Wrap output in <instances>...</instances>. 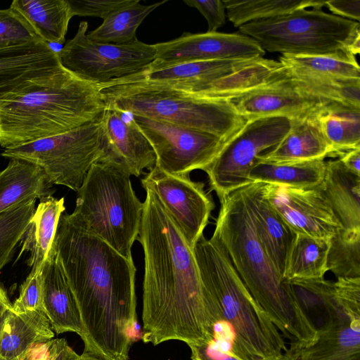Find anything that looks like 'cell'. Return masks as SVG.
Returning <instances> with one entry per match:
<instances>
[{
    "instance_id": "1",
    "label": "cell",
    "mask_w": 360,
    "mask_h": 360,
    "mask_svg": "<svg viewBox=\"0 0 360 360\" xmlns=\"http://www.w3.org/2000/svg\"><path fill=\"white\" fill-rule=\"evenodd\" d=\"M146 195L137 240L144 253L142 340L158 345L176 340L188 345L214 338L193 250L155 191Z\"/></svg>"
},
{
    "instance_id": "2",
    "label": "cell",
    "mask_w": 360,
    "mask_h": 360,
    "mask_svg": "<svg viewBox=\"0 0 360 360\" xmlns=\"http://www.w3.org/2000/svg\"><path fill=\"white\" fill-rule=\"evenodd\" d=\"M75 296L84 352L128 360L136 325V267L106 242L63 213L53 243Z\"/></svg>"
},
{
    "instance_id": "3",
    "label": "cell",
    "mask_w": 360,
    "mask_h": 360,
    "mask_svg": "<svg viewBox=\"0 0 360 360\" xmlns=\"http://www.w3.org/2000/svg\"><path fill=\"white\" fill-rule=\"evenodd\" d=\"M212 237L224 249L248 289L288 345L307 346L317 330L290 286L266 254L257 236L244 186L219 198Z\"/></svg>"
},
{
    "instance_id": "4",
    "label": "cell",
    "mask_w": 360,
    "mask_h": 360,
    "mask_svg": "<svg viewBox=\"0 0 360 360\" xmlns=\"http://www.w3.org/2000/svg\"><path fill=\"white\" fill-rule=\"evenodd\" d=\"M214 339L243 360H281L287 348L281 332L252 298L226 250L202 236L193 248Z\"/></svg>"
},
{
    "instance_id": "5",
    "label": "cell",
    "mask_w": 360,
    "mask_h": 360,
    "mask_svg": "<svg viewBox=\"0 0 360 360\" xmlns=\"http://www.w3.org/2000/svg\"><path fill=\"white\" fill-rule=\"evenodd\" d=\"M100 85L63 66L0 100V146L11 148L58 135L99 118Z\"/></svg>"
},
{
    "instance_id": "6",
    "label": "cell",
    "mask_w": 360,
    "mask_h": 360,
    "mask_svg": "<svg viewBox=\"0 0 360 360\" xmlns=\"http://www.w3.org/2000/svg\"><path fill=\"white\" fill-rule=\"evenodd\" d=\"M131 176L122 165L100 155L77 191L75 207L70 214L77 224L129 259H133L131 250L143 211Z\"/></svg>"
},
{
    "instance_id": "7",
    "label": "cell",
    "mask_w": 360,
    "mask_h": 360,
    "mask_svg": "<svg viewBox=\"0 0 360 360\" xmlns=\"http://www.w3.org/2000/svg\"><path fill=\"white\" fill-rule=\"evenodd\" d=\"M100 86L108 107L210 133L227 141L247 122L226 99L142 82Z\"/></svg>"
},
{
    "instance_id": "8",
    "label": "cell",
    "mask_w": 360,
    "mask_h": 360,
    "mask_svg": "<svg viewBox=\"0 0 360 360\" xmlns=\"http://www.w3.org/2000/svg\"><path fill=\"white\" fill-rule=\"evenodd\" d=\"M295 290L323 321L312 344L288 345L281 360H360V278L298 279Z\"/></svg>"
},
{
    "instance_id": "9",
    "label": "cell",
    "mask_w": 360,
    "mask_h": 360,
    "mask_svg": "<svg viewBox=\"0 0 360 360\" xmlns=\"http://www.w3.org/2000/svg\"><path fill=\"white\" fill-rule=\"evenodd\" d=\"M359 29L356 21L314 8L252 21L239 27V32L255 39L264 51L318 56L349 53Z\"/></svg>"
},
{
    "instance_id": "10",
    "label": "cell",
    "mask_w": 360,
    "mask_h": 360,
    "mask_svg": "<svg viewBox=\"0 0 360 360\" xmlns=\"http://www.w3.org/2000/svg\"><path fill=\"white\" fill-rule=\"evenodd\" d=\"M101 117L58 135L5 149L1 155L34 165L51 185L64 186L77 192L101 155Z\"/></svg>"
},
{
    "instance_id": "11",
    "label": "cell",
    "mask_w": 360,
    "mask_h": 360,
    "mask_svg": "<svg viewBox=\"0 0 360 360\" xmlns=\"http://www.w3.org/2000/svg\"><path fill=\"white\" fill-rule=\"evenodd\" d=\"M80 22L75 37L58 52L61 65L79 78L97 85L146 70L155 60L154 44L139 40L124 44L101 43L87 37Z\"/></svg>"
},
{
    "instance_id": "12",
    "label": "cell",
    "mask_w": 360,
    "mask_h": 360,
    "mask_svg": "<svg viewBox=\"0 0 360 360\" xmlns=\"http://www.w3.org/2000/svg\"><path fill=\"white\" fill-rule=\"evenodd\" d=\"M290 127L285 117L248 120L203 170L219 198L251 184L249 174L258 157L276 147Z\"/></svg>"
},
{
    "instance_id": "13",
    "label": "cell",
    "mask_w": 360,
    "mask_h": 360,
    "mask_svg": "<svg viewBox=\"0 0 360 360\" xmlns=\"http://www.w3.org/2000/svg\"><path fill=\"white\" fill-rule=\"evenodd\" d=\"M132 116L154 150L155 165L167 174H189L195 169L204 170L228 142L205 131Z\"/></svg>"
},
{
    "instance_id": "14",
    "label": "cell",
    "mask_w": 360,
    "mask_h": 360,
    "mask_svg": "<svg viewBox=\"0 0 360 360\" xmlns=\"http://www.w3.org/2000/svg\"><path fill=\"white\" fill-rule=\"evenodd\" d=\"M143 188L155 192L189 247L203 236L214 208L204 184L193 181L189 174H170L155 165L141 179Z\"/></svg>"
},
{
    "instance_id": "15",
    "label": "cell",
    "mask_w": 360,
    "mask_h": 360,
    "mask_svg": "<svg viewBox=\"0 0 360 360\" xmlns=\"http://www.w3.org/2000/svg\"><path fill=\"white\" fill-rule=\"evenodd\" d=\"M154 46L155 60L147 68L149 70L188 62L262 58L266 53L248 36L218 32H184L176 39Z\"/></svg>"
},
{
    "instance_id": "16",
    "label": "cell",
    "mask_w": 360,
    "mask_h": 360,
    "mask_svg": "<svg viewBox=\"0 0 360 360\" xmlns=\"http://www.w3.org/2000/svg\"><path fill=\"white\" fill-rule=\"evenodd\" d=\"M263 190L270 205L295 233L330 240L342 229L317 187L264 184Z\"/></svg>"
},
{
    "instance_id": "17",
    "label": "cell",
    "mask_w": 360,
    "mask_h": 360,
    "mask_svg": "<svg viewBox=\"0 0 360 360\" xmlns=\"http://www.w3.org/2000/svg\"><path fill=\"white\" fill-rule=\"evenodd\" d=\"M226 100L247 121L274 116L297 117L311 112L326 101L302 90L290 80L288 74L283 79Z\"/></svg>"
},
{
    "instance_id": "18",
    "label": "cell",
    "mask_w": 360,
    "mask_h": 360,
    "mask_svg": "<svg viewBox=\"0 0 360 360\" xmlns=\"http://www.w3.org/2000/svg\"><path fill=\"white\" fill-rule=\"evenodd\" d=\"M101 120V156L122 165L135 176L155 166L154 150L131 114L107 106Z\"/></svg>"
},
{
    "instance_id": "19",
    "label": "cell",
    "mask_w": 360,
    "mask_h": 360,
    "mask_svg": "<svg viewBox=\"0 0 360 360\" xmlns=\"http://www.w3.org/2000/svg\"><path fill=\"white\" fill-rule=\"evenodd\" d=\"M60 67L58 52L43 40L0 49V100Z\"/></svg>"
},
{
    "instance_id": "20",
    "label": "cell",
    "mask_w": 360,
    "mask_h": 360,
    "mask_svg": "<svg viewBox=\"0 0 360 360\" xmlns=\"http://www.w3.org/2000/svg\"><path fill=\"white\" fill-rule=\"evenodd\" d=\"M43 309L57 334L73 332L82 338L83 325L78 304L54 248L41 270Z\"/></svg>"
},
{
    "instance_id": "21",
    "label": "cell",
    "mask_w": 360,
    "mask_h": 360,
    "mask_svg": "<svg viewBox=\"0 0 360 360\" xmlns=\"http://www.w3.org/2000/svg\"><path fill=\"white\" fill-rule=\"evenodd\" d=\"M263 183L244 186L259 240L276 269L283 278L286 261L296 234L268 202Z\"/></svg>"
},
{
    "instance_id": "22",
    "label": "cell",
    "mask_w": 360,
    "mask_h": 360,
    "mask_svg": "<svg viewBox=\"0 0 360 360\" xmlns=\"http://www.w3.org/2000/svg\"><path fill=\"white\" fill-rule=\"evenodd\" d=\"M317 108L289 119L290 127L288 134L276 147L260 155L257 162L283 164L333 156V149L321 131Z\"/></svg>"
},
{
    "instance_id": "23",
    "label": "cell",
    "mask_w": 360,
    "mask_h": 360,
    "mask_svg": "<svg viewBox=\"0 0 360 360\" xmlns=\"http://www.w3.org/2000/svg\"><path fill=\"white\" fill-rule=\"evenodd\" d=\"M259 58L184 63L160 69H146L133 75L110 82H142L170 87L207 82L238 72L252 64Z\"/></svg>"
},
{
    "instance_id": "24",
    "label": "cell",
    "mask_w": 360,
    "mask_h": 360,
    "mask_svg": "<svg viewBox=\"0 0 360 360\" xmlns=\"http://www.w3.org/2000/svg\"><path fill=\"white\" fill-rule=\"evenodd\" d=\"M53 337L44 309L16 313L12 309L0 326V359L26 360L34 347Z\"/></svg>"
},
{
    "instance_id": "25",
    "label": "cell",
    "mask_w": 360,
    "mask_h": 360,
    "mask_svg": "<svg viewBox=\"0 0 360 360\" xmlns=\"http://www.w3.org/2000/svg\"><path fill=\"white\" fill-rule=\"evenodd\" d=\"M322 183L317 188L333 211L342 229L360 231V175L339 160L326 161Z\"/></svg>"
},
{
    "instance_id": "26",
    "label": "cell",
    "mask_w": 360,
    "mask_h": 360,
    "mask_svg": "<svg viewBox=\"0 0 360 360\" xmlns=\"http://www.w3.org/2000/svg\"><path fill=\"white\" fill-rule=\"evenodd\" d=\"M64 198H56L51 195L40 198L22 240L19 254L30 252L28 264L31 271L42 270L52 248L58 222L65 210ZM21 241V242H22Z\"/></svg>"
},
{
    "instance_id": "27",
    "label": "cell",
    "mask_w": 360,
    "mask_h": 360,
    "mask_svg": "<svg viewBox=\"0 0 360 360\" xmlns=\"http://www.w3.org/2000/svg\"><path fill=\"white\" fill-rule=\"evenodd\" d=\"M51 186L38 167L11 159L0 170V215L26 200L51 195Z\"/></svg>"
},
{
    "instance_id": "28",
    "label": "cell",
    "mask_w": 360,
    "mask_h": 360,
    "mask_svg": "<svg viewBox=\"0 0 360 360\" xmlns=\"http://www.w3.org/2000/svg\"><path fill=\"white\" fill-rule=\"evenodd\" d=\"M316 115L333 156L360 148V108L326 100Z\"/></svg>"
},
{
    "instance_id": "29",
    "label": "cell",
    "mask_w": 360,
    "mask_h": 360,
    "mask_svg": "<svg viewBox=\"0 0 360 360\" xmlns=\"http://www.w3.org/2000/svg\"><path fill=\"white\" fill-rule=\"evenodd\" d=\"M16 10L46 43L63 44L73 17L67 0H14Z\"/></svg>"
},
{
    "instance_id": "30",
    "label": "cell",
    "mask_w": 360,
    "mask_h": 360,
    "mask_svg": "<svg viewBox=\"0 0 360 360\" xmlns=\"http://www.w3.org/2000/svg\"><path fill=\"white\" fill-rule=\"evenodd\" d=\"M326 167L323 159L283 164L257 162L250 172L249 179L251 183L311 188L322 183Z\"/></svg>"
},
{
    "instance_id": "31",
    "label": "cell",
    "mask_w": 360,
    "mask_h": 360,
    "mask_svg": "<svg viewBox=\"0 0 360 360\" xmlns=\"http://www.w3.org/2000/svg\"><path fill=\"white\" fill-rule=\"evenodd\" d=\"M330 240L297 233L288 255L283 279L322 278L328 271Z\"/></svg>"
},
{
    "instance_id": "32",
    "label": "cell",
    "mask_w": 360,
    "mask_h": 360,
    "mask_svg": "<svg viewBox=\"0 0 360 360\" xmlns=\"http://www.w3.org/2000/svg\"><path fill=\"white\" fill-rule=\"evenodd\" d=\"M167 1L143 5L133 0L112 13L94 30L87 32L89 39L101 43L129 44L137 40L136 30L143 20Z\"/></svg>"
},
{
    "instance_id": "33",
    "label": "cell",
    "mask_w": 360,
    "mask_h": 360,
    "mask_svg": "<svg viewBox=\"0 0 360 360\" xmlns=\"http://www.w3.org/2000/svg\"><path fill=\"white\" fill-rule=\"evenodd\" d=\"M279 62L292 75L360 79L356 57L349 53L335 55H282Z\"/></svg>"
},
{
    "instance_id": "34",
    "label": "cell",
    "mask_w": 360,
    "mask_h": 360,
    "mask_svg": "<svg viewBox=\"0 0 360 360\" xmlns=\"http://www.w3.org/2000/svg\"><path fill=\"white\" fill-rule=\"evenodd\" d=\"M229 20L236 27L248 22L271 18L297 10L321 8L325 1L315 0H223Z\"/></svg>"
},
{
    "instance_id": "35",
    "label": "cell",
    "mask_w": 360,
    "mask_h": 360,
    "mask_svg": "<svg viewBox=\"0 0 360 360\" xmlns=\"http://www.w3.org/2000/svg\"><path fill=\"white\" fill-rule=\"evenodd\" d=\"M290 80L314 96L360 108V79L303 76L290 74Z\"/></svg>"
},
{
    "instance_id": "36",
    "label": "cell",
    "mask_w": 360,
    "mask_h": 360,
    "mask_svg": "<svg viewBox=\"0 0 360 360\" xmlns=\"http://www.w3.org/2000/svg\"><path fill=\"white\" fill-rule=\"evenodd\" d=\"M328 271L338 278H360V231L340 229L330 240Z\"/></svg>"
},
{
    "instance_id": "37",
    "label": "cell",
    "mask_w": 360,
    "mask_h": 360,
    "mask_svg": "<svg viewBox=\"0 0 360 360\" xmlns=\"http://www.w3.org/2000/svg\"><path fill=\"white\" fill-rule=\"evenodd\" d=\"M36 200H26L0 215V272L23 238L35 210Z\"/></svg>"
},
{
    "instance_id": "38",
    "label": "cell",
    "mask_w": 360,
    "mask_h": 360,
    "mask_svg": "<svg viewBox=\"0 0 360 360\" xmlns=\"http://www.w3.org/2000/svg\"><path fill=\"white\" fill-rule=\"evenodd\" d=\"M42 40L14 8L0 9V49Z\"/></svg>"
},
{
    "instance_id": "39",
    "label": "cell",
    "mask_w": 360,
    "mask_h": 360,
    "mask_svg": "<svg viewBox=\"0 0 360 360\" xmlns=\"http://www.w3.org/2000/svg\"><path fill=\"white\" fill-rule=\"evenodd\" d=\"M16 313L43 309V281L41 271H30L20 287L18 297L12 304Z\"/></svg>"
},
{
    "instance_id": "40",
    "label": "cell",
    "mask_w": 360,
    "mask_h": 360,
    "mask_svg": "<svg viewBox=\"0 0 360 360\" xmlns=\"http://www.w3.org/2000/svg\"><path fill=\"white\" fill-rule=\"evenodd\" d=\"M72 16H89L105 19L133 0H67Z\"/></svg>"
},
{
    "instance_id": "41",
    "label": "cell",
    "mask_w": 360,
    "mask_h": 360,
    "mask_svg": "<svg viewBox=\"0 0 360 360\" xmlns=\"http://www.w3.org/2000/svg\"><path fill=\"white\" fill-rule=\"evenodd\" d=\"M31 351L27 360H78L79 355L68 345L64 338H53Z\"/></svg>"
},
{
    "instance_id": "42",
    "label": "cell",
    "mask_w": 360,
    "mask_h": 360,
    "mask_svg": "<svg viewBox=\"0 0 360 360\" xmlns=\"http://www.w3.org/2000/svg\"><path fill=\"white\" fill-rule=\"evenodd\" d=\"M188 6L195 8L206 19L208 32L217 30L226 23V7L223 0H184Z\"/></svg>"
},
{
    "instance_id": "43",
    "label": "cell",
    "mask_w": 360,
    "mask_h": 360,
    "mask_svg": "<svg viewBox=\"0 0 360 360\" xmlns=\"http://www.w3.org/2000/svg\"><path fill=\"white\" fill-rule=\"evenodd\" d=\"M192 360H243L221 347L214 338L199 345H188Z\"/></svg>"
},
{
    "instance_id": "44",
    "label": "cell",
    "mask_w": 360,
    "mask_h": 360,
    "mask_svg": "<svg viewBox=\"0 0 360 360\" xmlns=\"http://www.w3.org/2000/svg\"><path fill=\"white\" fill-rule=\"evenodd\" d=\"M325 6L335 15L351 20H360V0L352 1H325Z\"/></svg>"
},
{
    "instance_id": "45",
    "label": "cell",
    "mask_w": 360,
    "mask_h": 360,
    "mask_svg": "<svg viewBox=\"0 0 360 360\" xmlns=\"http://www.w3.org/2000/svg\"><path fill=\"white\" fill-rule=\"evenodd\" d=\"M338 156L345 167L360 175V148L340 153Z\"/></svg>"
},
{
    "instance_id": "46",
    "label": "cell",
    "mask_w": 360,
    "mask_h": 360,
    "mask_svg": "<svg viewBox=\"0 0 360 360\" xmlns=\"http://www.w3.org/2000/svg\"><path fill=\"white\" fill-rule=\"evenodd\" d=\"M12 309V304L8 297L6 292L0 285V326L7 314Z\"/></svg>"
},
{
    "instance_id": "47",
    "label": "cell",
    "mask_w": 360,
    "mask_h": 360,
    "mask_svg": "<svg viewBox=\"0 0 360 360\" xmlns=\"http://www.w3.org/2000/svg\"><path fill=\"white\" fill-rule=\"evenodd\" d=\"M78 360H102L96 356L89 353L84 352L82 355H79Z\"/></svg>"
},
{
    "instance_id": "48",
    "label": "cell",
    "mask_w": 360,
    "mask_h": 360,
    "mask_svg": "<svg viewBox=\"0 0 360 360\" xmlns=\"http://www.w3.org/2000/svg\"><path fill=\"white\" fill-rule=\"evenodd\" d=\"M1 360V359H0Z\"/></svg>"
}]
</instances>
